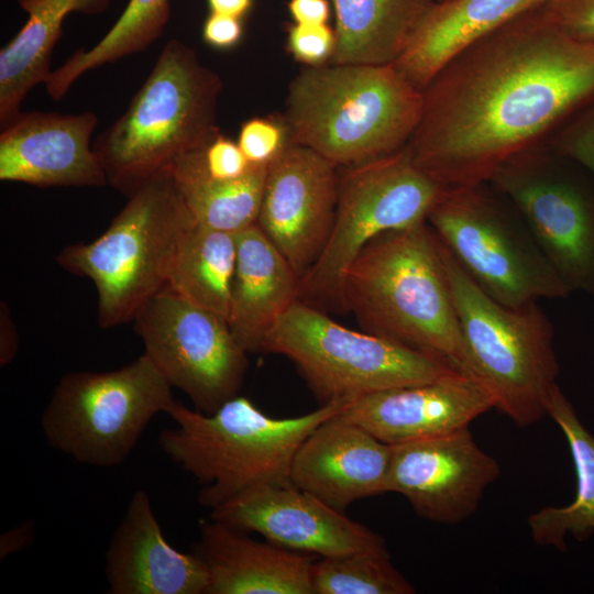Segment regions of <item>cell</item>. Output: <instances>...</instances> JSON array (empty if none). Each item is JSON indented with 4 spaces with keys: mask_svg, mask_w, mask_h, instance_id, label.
<instances>
[{
    "mask_svg": "<svg viewBox=\"0 0 594 594\" xmlns=\"http://www.w3.org/2000/svg\"><path fill=\"white\" fill-rule=\"evenodd\" d=\"M594 103V44L539 6L454 56L422 90L404 150L443 187L488 183L512 158Z\"/></svg>",
    "mask_w": 594,
    "mask_h": 594,
    "instance_id": "obj_1",
    "label": "cell"
},
{
    "mask_svg": "<svg viewBox=\"0 0 594 594\" xmlns=\"http://www.w3.org/2000/svg\"><path fill=\"white\" fill-rule=\"evenodd\" d=\"M342 299L362 331L469 375L442 245L427 220L370 241L346 271Z\"/></svg>",
    "mask_w": 594,
    "mask_h": 594,
    "instance_id": "obj_2",
    "label": "cell"
},
{
    "mask_svg": "<svg viewBox=\"0 0 594 594\" xmlns=\"http://www.w3.org/2000/svg\"><path fill=\"white\" fill-rule=\"evenodd\" d=\"M421 107L393 64L308 66L289 84L283 121L290 142L348 167L402 150Z\"/></svg>",
    "mask_w": 594,
    "mask_h": 594,
    "instance_id": "obj_3",
    "label": "cell"
},
{
    "mask_svg": "<svg viewBox=\"0 0 594 594\" xmlns=\"http://www.w3.org/2000/svg\"><path fill=\"white\" fill-rule=\"evenodd\" d=\"M221 90L193 47L168 40L125 111L92 142L108 185L129 197L180 155L207 146L220 133Z\"/></svg>",
    "mask_w": 594,
    "mask_h": 594,
    "instance_id": "obj_4",
    "label": "cell"
},
{
    "mask_svg": "<svg viewBox=\"0 0 594 594\" xmlns=\"http://www.w3.org/2000/svg\"><path fill=\"white\" fill-rule=\"evenodd\" d=\"M346 403H328L292 418H274L237 395L205 414L175 400L166 415L175 427L158 436L161 450L201 485L198 501L213 508L265 484H293L290 466L301 442Z\"/></svg>",
    "mask_w": 594,
    "mask_h": 594,
    "instance_id": "obj_5",
    "label": "cell"
},
{
    "mask_svg": "<svg viewBox=\"0 0 594 594\" xmlns=\"http://www.w3.org/2000/svg\"><path fill=\"white\" fill-rule=\"evenodd\" d=\"M128 198L103 233L65 246L56 257L65 271L95 284L101 328L132 321L166 288L179 243L196 221L169 169Z\"/></svg>",
    "mask_w": 594,
    "mask_h": 594,
    "instance_id": "obj_6",
    "label": "cell"
},
{
    "mask_svg": "<svg viewBox=\"0 0 594 594\" xmlns=\"http://www.w3.org/2000/svg\"><path fill=\"white\" fill-rule=\"evenodd\" d=\"M441 245L469 375L487 391L493 408L517 426L537 422L548 416L560 371L549 317L538 302L510 307L495 300Z\"/></svg>",
    "mask_w": 594,
    "mask_h": 594,
    "instance_id": "obj_7",
    "label": "cell"
},
{
    "mask_svg": "<svg viewBox=\"0 0 594 594\" xmlns=\"http://www.w3.org/2000/svg\"><path fill=\"white\" fill-rule=\"evenodd\" d=\"M262 352L289 359L322 405L460 372L437 356L343 327L300 299L268 331Z\"/></svg>",
    "mask_w": 594,
    "mask_h": 594,
    "instance_id": "obj_8",
    "label": "cell"
},
{
    "mask_svg": "<svg viewBox=\"0 0 594 594\" xmlns=\"http://www.w3.org/2000/svg\"><path fill=\"white\" fill-rule=\"evenodd\" d=\"M495 191L487 183L446 187L426 220L462 270L495 300L519 307L566 298L571 290L517 209Z\"/></svg>",
    "mask_w": 594,
    "mask_h": 594,
    "instance_id": "obj_9",
    "label": "cell"
},
{
    "mask_svg": "<svg viewBox=\"0 0 594 594\" xmlns=\"http://www.w3.org/2000/svg\"><path fill=\"white\" fill-rule=\"evenodd\" d=\"M172 388L145 353L117 370L67 373L42 414L44 437L78 463L118 466L150 421L175 402Z\"/></svg>",
    "mask_w": 594,
    "mask_h": 594,
    "instance_id": "obj_10",
    "label": "cell"
},
{
    "mask_svg": "<svg viewBox=\"0 0 594 594\" xmlns=\"http://www.w3.org/2000/svg\"><path fill=\"white\" fill-rule=\"evenodd\" d=\"M446 187L419 168L404 147L345 167L336 216L316 262L300 279V300L343 310V282L361 250L376 237L427 219Z\"/></svg>",
    "mask_w": 594,
    "mask_h": 594,
    "instance_id": "obj_11",
    "label": "cell"
},
{
    "mask_svg": "<svg viewBox=\"0 0 594 594\" xmlns=\"http://www.w3.org/2000/svg\"><path fill=\"white\" fill-rule=\"evenodd\" d=\"M134 331L144 353L195 409L211 414L239 395L248 370V352L228 320L168 289L136 312Z\"/></svg>",
    "mask_w": 594,
    "mask_h": 594,
    "instance_id": "obj_12",
    "label": "cell"
},
{
    "mask_svg": "<svg viewBox=\"0 0 594 594\" xmlns=\"http://www.w3.org/2000/svg\"><path fill=\"white\" fill-rule=\"evenodd\" d=\"M517 209L571 293L594 295V188L534 147L488 182Z\"/></svg>",
    "mask_w": 594,
    "mask_h": 594,
    "instance_id": "obj_13",
    "label": "cell"
},
{
    "mask_svg": "<svg viewBox=\"0 0 594 594\" xmlns=\"http://www.w3.org/2000/svg\"><path fill=\"white\" fill-rule=\"evenodd\" d=\"M211 519L315 557L387 551L385 539L294 484L248 488L211 508Z\"/></svg>",
    "mask_w": 594,
    "mask_h": 594,
    "instance_id": "obj_14",
    "label": "cell"
},
{
    "mask_svg": "<svg viewBox=\"0 0 594 594\" xmlns=\"http://www.w3.org/2000/svg\"><path fill=\"white\" fill-rule=\"evenodd\" d=\"M337 165L293 143L268 164L256 224L301 277L321 253L338 201Z\"/></svg>",
    "mask_w": 594,
    "mask_h": 594,
    "instance_id": "obj_15",
    "label": "cell"
},
{
    "mask_svg": "<svg viewBox=\"0 0 594 594\" xmlns=\"http://www.w3.org/2000/svg\"><path fill=\"white\" fill-rule=\"evenodd\" d=\"M501 474L469 428L392 446L386 493L403 495L422 518L457 524L476 509Z\"/></svg>",
    "mask_w": 594,
    "mask_h": 594,
    "instance_id": "obj_16",
    "label": "cell"
},
{
    "mask_svg": "<svg viewBox=\"0 0 594 594\" xmlns=\"http://www.w3.org/2000/svg\"><path fill=\"white\" fill-rule=\"evenodd\" d=\"M98 117L21 112L0 133V180L37 187H103L105 168L91 136Z\"/></svg>",
    "mask_w": 594,
    "mask_h": 594,
    "instance_id": "obj_17",
    "label": "cell"
},
{
    "mask_svg": "<svg viewBox=\"0 0 594 594\" xmlns=\"http://www.w3.org/2000/svg\"><path fill=\"white\" fill-rule=\"evenodd\" d=\"M493 408L484 386L462 372L436 381L383 389L344 405L339 415L395 446L469 428Z\"/></svg>",
    "mask_w": 594,
    "mask_h": 594,
    "instance_id": "obj_18",
    "label": "cell"
},
{
    "mask_svg": "<svg viewBox=\"0 0 594 594\" xmlns=\"http://www.w3.org/2000/svg\"><path fill=\"white\" fill-rule=\"evenodd\" d=\"M392 446L339 414L320 424L298 447L292 483L337 510L386 493Z\"/></svg>",
    "mask_w": 594,
    "mask_h": 594,
    "instance_id": "obj_19",
    "label": "cell"
},
{
    "mask_svg": "<svg viewBox=\"0 0 594 594\" xmlns=\"http://www.w3.org/2000/svg\"><path fill=\"white\" fill-rule=\"evenodd\" d=\"M110 594H207L209 573L195 553L164 537L148 494L138 490L106 552Z\"/></svg>",
    "mask_w": 594,
    "mask_h": 594,
    "instance_id": "obj_20",
    "label": "cell"
},
{
    "mask_svg": "<svg viewBox=\"0 0 594 594\" xmlns=\"http://www.w3.org/2000/svg\"><path fill=\"white\" fill-rule=\"evenodd\" d=\"M194 552L209 573L207 594H314L317 557L256 541L218 520L200 524Z\"/></svg>",
    "mask_w": 594,
    "mask_h": 594,
    "instance_id": "obj_21",
    "label": "cell"
},
{
    "mask_svg": "<svg viewBox=\"0 0 594 594\" xmlns=\"http://www.w3.org/2000/svg\"><path fill=\"white\" fill-rule=\"evenodd\" d=\"M235 238L228 323L248 353H258L268 331L300 299V277L256 223Z\"/></svg>",
    "mask_w": 594,
    "mask_h": 594,
    "instance_id": "obj_22",
    "label": "cell"
},
{
    "mask_svg": "<svg viewBox=\"0 0 594 594\" xmlns=\"http://www.w3.org/2000/svg\"><path fill=\"white\" fill-rule=\"evenodd\" d=\"M544 1H438L393 65L411 85L422 91L464 48Z\"/></svg>",
    "mask_w": 594,
    "mask_h": 594,
    "instance_id": "obj_23",
    "label": "cell"
},
{
    "mask_svg": "<svg viewBox=\"0 0 594 594\" xmlns=\"http://www.w3.org/2000/svg\"><path fill=\"white\" fill-rule=\"evenodd\" d=\"M111 0H19L25 24L0 51V128L21 112L29 92L51 75L52 52L70 13H102Z\"/></svg>",
    "mask_w": 594,
    "mask_h": 594,
    "instance_id": "obj_24",
    "label": "cell"
},
{
    "mask_svg": "<svg viewBox=\"0 0 594 594\" xmlns=\"http://www.w3.org/2000/svg\"><path fill=\"white\" fill-rule=\"evenodd\" d=\"M336 50L331 64L395 63L438 0H331Z\"/></svg>",
    "mask_w": 594,
    "mask_h": 594,
    "instance_id": "obj_25",
    "label": "cell"
},
{
    "mask_svg": "<svg viewBox=\"0 0 594 594\" xmlns=\"http://www.w3.org/2000/svg\"><path fill=\"white\" fill-rule=\"evenodd\" d=\"M205 147L177 157L170 175L198 223L237 234L256 223L268 165H252L235 179H217L206 170Z\"/></svg>",
    "mask_w": 594,
    "mask_h": 594,
    "instance_id": "obj_26",
    "label": "cell"
},
{
    "mask_svg": "<svg viewBox=\"0 0 594 594\" xmlns=\"http://www.w3.org/2000/svg\"><path fill=\"white\" fill-rule=\"evenodd\" d=\"M548 416L559 426L569 444L576 491L569 505L544 507L529 516L528 525L535 542L563 551L568 535L583 541L594 532V436L583 426L559 385L551 394Z\"/></svg>",
    "mask_w": 594,
    "mask_h": 594,
    "instance_id": "obj_27",
    "label": "cell"
},
{
    "mask_svg": "<svg viewBox=\"0 0 594 594\" xmlns=\"http://www.w3.org/2000/svg\"><path fill=\"white\" fill-rule=\"evenodd\" d=\"M235 258V234L195 221L179 243L166 289L228 320Z\"/></svg>",
    "mask_w": 594,
    "mask_h": 594,
    "instance_id": "obj_28",
    "label": "cell"
},
{
    "mask_svg": "<svg viewBox=\"0 0 594 594\" xmlns=\"http://www.w3.org/2000/svg\"><path fill=\"white\" fill-rule=\"evenodd\" d=\"M170 18L169 0H130L111 29L90 48H79L53 69L45 85L59 101L85 73L147 50Z\"/></svg>",
    "mask_w": 594,
    "mask_h": 594,
    "instance_id": "obj_29",
    "label": "cell"
},
{
    "mask_svg": "<svg viewBox=\"0 0 594 594\" xmlns=\"http://www.w3.org/2000/svg\"><path fill=\"white\" fill-rule=\"evenodd\" d=\"M314 594H411L415 587L387 551H359L316 560Z\"/></svg>",
    "mask_w": 594,
    "mask_h": 594,
    "instance_id": "obj_30",
    "label": "cell"
},
{
    "mask_svg": "<svg viewBox=\"0 0 594 594\" xmlns=\"http://www.w3.org/2000/svg\"><path fill=\"white\" fill-rule=\"evenodd\" d=\"M284 121L271 118H251L238 135V144L252 165H268L289 143Z\"/></svg>",
    "mask_w": 594,
    "mask_h": 594,
    "instance_id": "obj_31",
    "label": "cell"
},
{
    "mask_svg": "<svg viewBox=\"0 0 594 594\" xmlns=\"http://www.w3.org/2000/svg\"><path fill=\"white\" fill-rule=\"evenodd\" d=\"M553 146L560 157L578 163L594 178V103L565 123Z\"/></svg>",
    "mask_w": 594,
    "mask_h": 594,
    "instance_id": "obj_32",
    "label": "cell"
},
{
    "mask_svg": "<svg viewBox=\"0 0 594 594\" xmlns=\"http://www.w3.org/2000/svg\"><path fill=\"white\" fill-rule=\"evenodd\" d=\"M287 48L296 61L309 67L326 65L336 50L334 29L327 23H294L288 28Z\"/></svg>",
    "mask_w": 594,
    "mask_h": 594,
    "instance_id": "obj_33",
    "label": "cell"
},
{
    "mask_svg": "<svg viewBox=\"0 0 594 594\" xmlns=\"http://www.w3.org/2000/svg\"><path fill=\"white\" fill-rule=\"evenodd\" d=\"M539 10L566 35L594 44V0H546Z\"/></svg>",
    "mask_w": 594,
    "mask_h": 594,
    "instance_id": "obj_34",
    "label": "cell"
},
{
    "mask_svg": "<svg viewBox=\"0 0 594 594\" xmlns=\"http://www.w3.org/2000/svg\"><path fill=\"white\" fill-rule=\"evenodd\" d=\"M207 173L217 179H235L245 175L252 167L238 142L219 133L204 150Z\"/></svg>",
    "mask_w": 594,
    "mask_h": 594,
    "instance_id": "obj_35",
    "label": "cell"
},
{
    "mask_svg": "<svg viewBox=\"0 0 594 594\" xmlns=\"http://www.w3.org/2000/svg\"><path fill=\"white\" fill-rule=\"evenodd\" d=\"M242 34L241 19L220 13L210 12L202 26L204 41L218 50L234 47Z\"/></svg>",
    "mask_w": 594,
    "mask_h": 594,
    "instance_id": "obj_36",
    "label": "cell"
},
{
    "mask_svg": "<svg viewBox=\"0 0 594 594\" xmlns=\"http://www.w3.org/2000/svg\"><path fill=\"white\" fill-rule=\"evenodd\" d=\"M288 11L298 24H324L330 18L329 0H289Z\"/></svg>",
    "mask_w": 594,
    "mask_h": 594,
    "instance_id": "obj_37",
    "label": "cell"
},
{
    "mask_svg": "<svg viewBox=\"0 0 594 594\" xmlns=\"http://www.w3.org/2000/svg\"><path fill=\"white\" fill-rule=\"evenodd\" d=\"M35 537V526L32 520H26L15 526L0 537V559L19 552L32 544Z\"/></svg>",
    "mask_w": 594,
    "mask_h": 594,
    "instance_id": "obj_38",
    "label": "cell"
},
{
    "mask_svg": "<svg viewBox=\"0 0 594 594\" xmlns=\"http://www.w3.org/2000/svg\"><path fill=\"white\" fill-rule=\"evenodd\" d=\"M1 342H0V364L4 366L12 362L18 351V338L14 326L8 312L1 308Z\"/></svg>",
    "mask_w": 594,
    "mask_h": 594,
    "instance_id": "obj_39",
    "label": "cell"
},
{
    "mask_svg": "<svg viewBox=\"0 0 594 594\" xmlns=\"http://www.w3.org/2000/svg\"><path fill=\"white\" fill-rule=\"evenodd\" d=\"M210 12L242 19L252 8L253 0H207Z\"/></svg>",
    "mask_w": 594,
    "mask_h": 594,
    "instance_id": "obj_40",
    "label": "cell"
},
{
    "mask_svg": "<svg viewBox=\"0 0 594 594\" xmlns=\"http://www.w3.org/2000/svg\"><path fill=\"white\" fill-rule=\"evenodd\" d=\"M438 1H446V0H438Z\"/></svg>",
    "mask_w": 594,
    "mask_h": 594,
    "instance_id": "obj_41",
    "label": "cell"
}]
</instances>
